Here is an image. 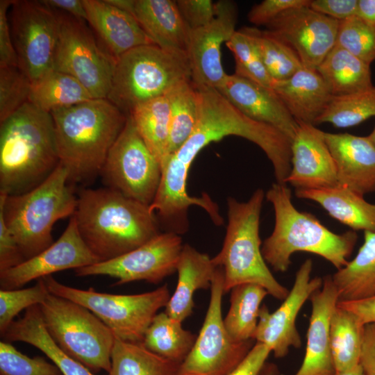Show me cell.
I'll return each instance as SVG.
<instances>
[{"label": "cell", "mask_w": 375, "mask_h": 375, "mask_svg": "<svg viewBox=\"0 0 375 375\" xmlns=\"http://www.w3.org/2000/svg\"><path fill=\"white\" fill-rule=\"evenodd\" d=\"M196 89L197 124L190 137L162 167L160 184L150 206L160 223L173 230H182L189 226L188 210L191 206H200L205 210L210 207V199L207 194H202L199 197L188 194L187 181L196 156L211 142L235 135L256 144L272 162L278 183H285L291 170V141L288 137L275 128L244 115L217 89Z\"/></svg>", "instance_id": "obj_1"}, {"label": "cell", "mask_w": 375, "mask_h": 375, "mask_svg": "<svg viewBox=\"0 0 375 375\" xmlns=\"http://www.w3.org/2000/svg\"><path fill=\"white\" fill-rule=\"evenodd\" d=\"M72 216L99 262L124 255L161 233L149 206L107 187L80 191Z\"/></svg>", "instance_id": "obj_2"}, {"label": "cell", "mask_w": 375, "mask_h": 375, "mask_svg": "<svg viewBox=\"0 0 375 375\" xmlns=\"http://www.w3.org/2000/svg\"><path fill=\"white\" fill-rule=\"evenodd\" d=\"M60 163L68 180L85 183L100 174L128 115L107 99H92L52 111Z\"/></svg>", "instance_id": "obj_3"}, {"label": "cell", "mask_w": 375, "mask_h": 375, "mask_svg": "<svg viewBox=\"0 0 375 375\" xmlns=\"http://www.w3.org/2000/svg\"><path fill=\"white\" fill-rule=\"evenodd\" d=\"M59 163L51 113L27 102L1 123L0 194L30 191Z\"/></svg>", "instance_id": "obj_4"}, {"label": "cell", "mask_w": 375, "mask_h": 375, "mask_svg": "<svg viewBox=\"0 0 375 375\" xmlns=\"http://www.w3.org/2000/svg\"><path fill=\"white\" fill-rule=\"evenodd\" d=\"M265 196L273 206L275 222L261 249L265 262L274 271L286 272L292 255L297 251L318 255L338 270L347 264L358 240L356 231L335 233L312 214L299 211L286 184L273 183Z\"/></svg>", "instance_id": "obj_5"}, {"label": "cell", "mask_w": 375, "mask_h": 375, "mask_svg": "<svg viewBox=\"0 0 375 375\" xmlns=\"http://www.w3.org/2000/svg\"><path fill=\"white\" fill-rule=\"evenodd\" d=\"M76 203L67 171L59 163L42 183L30 191L17 195L0 194V215L26 260L54 242L51 233L55 223L71 217Z\"/></svg>", "instance_id": "obj_6"}, {"label": "cell", "mask_w": 375, "mask_h": 375, "mask_svg": "<svg viewBox=\"0 0 375 375\" xmlns=\"http://www.w3.org/2000/svg\"><path fill=\"white\" fill-rule=\"evenodd\" d=\"M264 197L258 188L247 201L227 199L226 235L212 261L223 270L224 293L237 285L253 283L263 287L275 299L284 300L290 290L275 278L262 253L259 228Z\"/></svg>", "instance_id": "obj_7"}, {"label": "cell", "mask_w": 375, "mask_h": 375, "mask_svg": "<svg viewBox=\"0 0 375 375\" xmlns=\"http://www.w3.org/2000/svg\"><path fill=\"white\" fill-rule=\"evenodd\" d=\"M185 81H192L187 53L142 45L117 59L106 99L128 115L135 106Z\"/></svg>", "instance_id": "obj_8"}, {"label": "cell", "mask_w": 375, "mask_h": 375, "mask_svg": "<svg viewBox=\"0 0 375 375\" xmlns=\"http://www.w3.org/2000/svg\"><path fill=\"white\" fill-rule=\"evenodd\" d=\"M39 306L46 329L64 352L92 372H109L115 335L99 317L50 292Z\"/></svg>", "instance_id": "obj_9"}, {"label": "cell", "mask_w": 375, "mask_h": 375, "mask_svg": "<svg viewBox=\"0 0 375 375\" xmlns=\"http://www.w3.org/2000/svg\"><path fill=\"white\" fill-rule=\"evenodd\" d=\"M49 292L74 301L99 317L119 339L142 343L158 314L167 306L170 294L167 285L142 294H116L75 288L61 283L52 275L42 278Z\"/></svg>", "instance_id": "obj_10"}, {"label": "cell", "mask_w": 375, "mask_h": 375, "mask_svg": "<svg viewBox=\"0 0 375 375\" xmlns=\"http://www.w3.org/2000/svg\"><path fill=\"white\" fill-rule=\"evenodd\" d=\"M224 272L217 267L210 288V297L202 327L190 352L175 375H228L246 357L253 340H234L222 317Z\"/></svg>", "instance_id": "obj_11"}, {"label": "cell", "mask_w": 375, "mask_h": 375, "mask_svg": "<svg viewBox=\"0 0 375 375\" xmlns=\"http://www.w3.org/2000/svg\"><path fill=\"white\" fill-rule=\"evenodd\" d=\"M100 174L107 188L144 205L150 206L156 196L162 168L140 137L129 114Z\"/></svg>", "instance_id": "obj_12"}, {"label": "cell", "mask_w": 375, "mask_h": 375, "mask_svg": "<svg viewBox=\"0 0 375 375\" xmlns=\"http://www.w3.org/2000/svg\"><path fill=\"white\" fill-rule=\"evenodd\" d=\"M55 10L59 39L53 69L76 78L94 99H106L117 60L97 44L84 20Z\"/></svg>", "instance_id": "obj_13"}, {"label": "cell", "mask_w": 375, "mask_h": 375, "mask_svg": "<svg viewBox=\"0 0 375 375\" xmlns=\"http://www.w3.org/2000/svg\"><path fill=\"white\" fill-rule=\"evenodd\" d=\"M11 7L10 26L18 68L33 81L53 68L58 15L42 1H13Z\"/></svg>", "instance_id": "obj_14"}, {"label": "cell", "mask_w": 375, "mask_h": 375, "mask_svg": "<svg viewBox=\"0 0 375 375\" xmlns=\"http://www.w3.org/2000/svg\"><path fill=\"white\" fill-rule=\"evenodd\" d=\"M183 245L180 235L161 232L124 255L74 269L75 274L108 276L117 280L116 285L135 281L157 284L176 272Z\"/></svg>", "instance_id": "obj_15"}, {"label": "cell", "mask_w": 375, "mask_h": 375, "mask_svg": "<svg viewBox=\"0 0 375 375\" xmlns=\"http://www.w3.org/2000/svg\"><path fill=\"white\" fill-rule=\"evenodd\" d=\"M312 261L306 260L297 270L294 284L281 305L270 312L261 306L253 340L266 345L276 358L285 356L291 347L301 346L296 326L299 312L305 302L323 285V278H311Z\"/></svg>", "instance_id": "obj_16"}, {"label": "cell", "mask_w": 375, "mask_h": 375, "mask_svg": "<svg viewBox=\"0 0 375 375\" xmlns=\"http://www.w3.org/2000/svg\"><path fill=\"white\" fill-rule=\"evenodd\" d=\"M215 3L216 14L212 21L190 33L187 55L192 82L196 88L218 89L227 76L222 66L221 49L236 31L238 8L230 0Z\"/></svg>", "instance_id": "obj_17"}, {"label": "cell", "mask_w": 375, "mask_h": 375, "mask_svg": "<svg viewBox=\"0 0 375 375\" xmlns=\"http://www.w3.org/2000/svg\"><path fill=\"white\" fill-rule=\"evenodd\" d=\"M339 24L308 6L285 11L267 26L292 48L304 67L316 69L335 46Z\"/></svg>", "instance_id": "obj_18"}, {"label": "cell", "mask_w": 375, "mask_h": 375, "mask_svg": "<svg viewBox=\"0 0 375 375\" xmlns=\"http://www.w3.org/2000/svg\"><path fill=\"white\" fill-rule=\"evenodd\" d=\"M99 262L81 238L75 218L72 216L62 235L51 246L19 265L0 272V288L19 289L30 281L53 273Z\"/></svg>", "instance_id": "obj_19"}, {"label": "cell", "mask_w": 375, "mask_h": 375, "mask_svg": "<svg viewBox=\"0 0 375 375\" xmlns=\"http://www.w3.org/2000/svg\"><path fill=\"white\" fill-rule=\"evenodd\" d=\"M291 141V170L285 183L296 190L338 185L335 162L324 139V132L301 122Z\"/></svg>", "instance_id": "obj_20"}, {"label": "cell", "mask_w": 375, "mask_h": 375, "mask_svg": "<svg viewBox=\"0 0 375 375\" xmlns=\"http://www.w3.org/2000/svg\"><path fill=\"white\" fill-rule=\"evenodd\" d=\"M217 90L244 115L275 128L292 141L298 122L272 88L234 74H227Z\"/></svg>", "instance_id": "obj_21"}, {"label": "cell", "mask_w": 375, "mask_h": 375, "mask_svg": "<svg viewBox=\"0 0 375 375\" xmlns=\"http://www.w3.org/2000/svg\"><path fill=\"white\" fill-rule=\"evenodd\" d=\"M312 310L303 362L294 375H334L336 372L330 342V324L339 301L331 276L323 278L322 287L310 297Z\"/></svg>", "instance_id": "obj_22"}, {"label": "cell", "mask_w": 375, "mask_h": 375, "mask_svg": "<svg viewBox=\"0 0 375 375\" xmlns=\"http://www.w3.org/2000/svg\"><path fill=\"white\" fill-rule=\"evenodd\" d=\"M338 184L365 195L375 193V147L367 136L324 132Z\"/></svg>", "instance_id": "obj_23"}, {"label": "cell", "mask_w": 375, "mask_h": 375, "mask_svg": "<svg viewBox=\"0 0 375 375\" xmlns=\"http://www.w3.org/2000/svg\"><path fill=\"white\" fill-rule=\"evenodd\" d=\"M87 22L101 40L104 49L116 60L131 49L154 44L133 15L107 0H83Z\"/></svg>", "instance_id": "obj_24"}, {"label": "cell", "mask_w": 375, "mask_h": 375, "mask_svg": "<svg viewBox=\"0 0 375 375\" xmlns=\"http://www.w3.org/2000/svg\"><path fill=\"white\" fill-rule=\"evenodd\" d=\"M132 15L155 45L187 53L190 29L176 1L134 0Z\"/></svg>", "instance_id": "obj_25"}, {"label": "cell", "mask_w": 375, "mask_h": 375, "mask_svg": "<svg viewBox=\"0 0 375 375\" xmlns=\"http://www.w3.org/2000/svg\"><path fill=\"white\" fill-rule=\"evenodd\" d=\"M272 89L297 122L315 126L332 97L317 71L304 67Z\"/></svg>", "instance_id": "obj_26"}, {"label": "cell", "mask_w": 375, "mask_h": 375, "mask_svg": "<svg viewBox=\"0 0 375 375\" xmlns=\"http://www.w3.org/2000/svg\"><path fill=\"white\" fill-rule=\"evenodd\" d=\"M217 268L208 255L185 244L176 269L178 283L165 312L181 322L190 316L194 306V292L210 289Z\"/></svg>", "instance_id": "obj_27"}, {"label": "cell", "mask_w": 375, "mask_h": 375, "mask_svg": "<svg viewBox=\"0 0 375 375\" xmlns=\"http://www.w3.org/2000/svg\"><path fill=\"white\" fill-rule=\"evenodd\" d=\"M298 198L312 200L340 223L356 231L375 232V203L367 201L364 196L342 185L296 190Z\"/></svg>", "instance_id": "obj_28"}, {"label": "cell", "mask_w": 375, "mask_h": 375, "mask_svg": "<svg viewBox=\"0 0 375 375\" xmlns=\"http://www.w3.org/2000/svg\"><path fill=\"white\" fill-rule=\"evenodd\" d=\"M1 339L7 342H23L34 346L43 352L63 375H96L67 355L55 342L46 329L39 305L28 308L22 317L14 320Z\"/></svg>", "instance_id": "obj_29"}, {"label": "cell", "mask_w": 375, "mask_h": 375, "mask_svg": "<svg viewBox=\"0 0 375 375\" xmlns=\"http://www.w3.org/2000/svg\"><path fill=\"white\" fill-rule=\"evenodd\" d=\"M332 96L347 94L373 86L370 65L335 46L316 68Z\"/></svg>", "instance_id": "obj_30"}, {"label": "cell", "mask_w": 375, "mask_h": 375, "mask_svg": "<svg viewBox=\"0 0 375 375\" xmlns=\"http://www.w3.org/2000/svg\"><path fill=\"white\" fill-rule=\"evenodd\" d=\"M340 301L361 299L375 294V232L364 231L356 256L331 276Z\"/></svg>", "instance_id": "obj_31"}, {"label": "cell", "mask_w": 375, "mask_h": 375, "mask_svg": "<svg viewBox=\"0 0 375 375\" xmlns=\"http://www.w3.org/2000/svg\"><path fill=\"white\" fill-rule=\"evenodd\" d=\"M135 126L161 168L168 159L170 105L166 94L135 106L129 113Z\"/></svg>", "instance_id": "obj_32"}, {"label": "cell", "mask_w": 375, "mask_h": 375, "mask_svg": "<svg viewBox=\"0 0 375 375\" xmlns=\"http://www.w3.org/2000/svg\"><path fill=\"white\" fill-rule=\"evenodd\" d=\"M94 99L74 77L52 69L31 81L28 102L47 112Z\"/></svg>", "instance_id": "obj_33"}, {"label": "cell", "mask_w": 375, "mask_h": 375, "mask_svg": "<svg viewBox=\"0 0 375 375\" xmlns=\"http://www.w3.org/2000/svg\"><path fill=\"white\" fill-rule=\"evenodd\" d=\"M267 294L263 287L253 283L241 284L231 289L230 307L224 324L234 340H253L261 303Z\"/></svg>", "instance_id": "obj_34"}, {"label": "cell", "mask_w": 375, "mask_h": 375, "mask_svg": "<svg viewBox=\"0 0 375 375\" xmlns=\"http://www.w3.org/2000/svg\"><path fill=\"white\" fill-rule=\"evenodd\" d=\"M179 364L115 336L108 375H175Z\"/></svg>", "instance_id": "obj_35"}, {"label": "cell", "mask_w": 375, "mask_h": 375, "mask_svg": "<svg viewBox=\"0 0 375 375\" xmlns=\"http://www.w3.org/2000/svg\"><path fill=\"white\" fill-rule=\"evenodd\" d=\"M365 326L352 312L336 306L330 324V342L336 372L359 364Z\"/></svg>", "instance_id": "obj_36"}, {"label": "cell", "mask_w": 375, "mask_h": 375, "mask_svg": "<svg viewBox=\"0 0 375 375\" xmlns=\"http://www.w3.org/2000/svg\"><path fill=\"white\" fill-rule=\"evenodd\" d=\"M196 335L165 312L158 313L148 328L142 344L149 351L181 364L190 352Z\"/></svg>", "instance_id": "obj_37"}, {"label": "cell", "mask_w": 375, "mask_h": 375, "mask_svg": "<svg viewBox=\"0 0 375 375\" xmlns=\"http://www.w3.org/2000/svg\"><path fill=\"white\" fill-rule=\"evenodd\" d=\"M166 95L170 105L169 158L183 145L195 129L199 104L197 89L192 81L176 85Z\"/></svg>", "instance_id": "obj_38"}, {"label": "cell", "mask_w": 375, "mask_h": 375, "mask_svg": "<svg viewBox=\"0 0 375 375\" xmlns=\"http://www.w3.org/2000/svg\"><path fill=\"white\" fill-rule=\"evenodd\" d=\"M372 117H375V85L353 93L332 96L315 125L330 123L337 128H348Z\"/></svg>", "instance_id": "obj_39"}, {"label": "cell", "mask_w": 375, "mask_h": 375, "mask_svg": "<svg viewBox=\"0 0 375 375\" xmlns=\"http://www.w3.org/2000/svg\"><path fill=\"white\" fill-rule=\"evenodd\" d=\"M253 38L264 65L274 81L285 80L303 67L296 53L268 30L245 27Z\"/></svg>", "instance_id": "obj_40"}, {"label": "cell", "mask_w": 375, "mask_h": 375, "mask_svg": "<svg viewBox=\"0 0 375 375\" xmlns=\"http://www.w3.org/2000/svg\"><path fill=\"white\" fill-rule=\"evenodd\" d=\"M226 44L234 56L236 75L272 88L274 81L264 65L253 38L245 28L236 31Z\"/></svg>", "instance_id": "obj_41"}, {"label": "cell", "mask_w": 375, "mask_h": 375, "mask_svg": "<svg viewBox=\"0 0 375 375\" xmlns=\"http://www.w3.org/2000/svg\"><path fill=\"white\" fill-rule=\"evenodd\" d=\"M335 46L370 65L375 61V24L356 15L340 21Z\"/></svg>", "instance_id": "obj_42"}, {"label": "cell", "mask_w": 375, "mask_h": 375, "mask_svg": "<svg viewBox=\"0 0 375 375\" xmlns=\"http://www.w3.org/2000/svg\"><path fill=\"white\" fill-rule=\"evenodd\" d=\"M42 278L28 288L0 290V335L2 338L15 317L23 310L40 305L49 294Z\"/></svg>", "instance_id": "obj_43"}, {"label": "cell", "mask_w": 375, "mask_h": 375, "mask_svg": "<svg viewBox=\"0 0 375 375\" xmlns=\"http://www.w3.org/2000/svg\"><path fill=\"white\" fill-rule=\"evenodd\" d=\"M31 81L18 67H0V122L28 102Z\"/></svg>", "instance_id": "obj_44"}, {"label": "cell", "mask_w": 375, "mask_h": 375, "mask_svg": "<svg viewBox=\"0 0 375 375\" xmlns=\"http://www.w3.org/2000/svg\"><path fill=\"white\" fill-rule=\"evenodd\" d=\"M0 375H63L58 367L41 356L30 358L10 342H0Z\"/></svg>", "instance_id": "obj_45"}, {"label": "cell", "mask_w": 375, "mask_h": 375, "mask_svg": "<svg viewBox=\"0 0 375 375\" xmlns=\"http://www.w3.org/2000/svg\"><path fill=\"white\" fill-rule=\"evenodd\" d=\"M176 2L190 31L208 25L215 17L216 3L211 0H177Z\"/></svg>", "instance_id": "obj_46"}, {"label": "cell", "mask_w": 375, "mask_h": 375, "mask_svg": "<svg viewBox=\"0 0 375 375\" xmlns=\"http://www.w3.org/2000/svg\"><path fill=\"white\" fill-rule=\"evenodd\" d=\"M311 0H265L252 7L249 21L256 25L267 26L283 12L301 6H308Z\"/></svg>", "instance_id": "obj_47"}, {"label": "cell", "mask_w": 375, "mask_h": 375, "mask_svg": "<svg viewBox=\"0 0 375 375\" xmlns=\"http://www.w3.org/2000/svg\"><path fill=\"white\" fill-rule=\"evenodd\" d=\"M13 1H0V67H18L7 13Z\"/></svg>", "instance_id": "obj_48"}, {"label": "cell", "mask_w": 375, "mask_h": 375, "mask_svg": "<svg viewBox=\"0 0 375 375\" xmlns=\"http://www.w3.org/2000/svg\"><path fill=\"white\" fill-rule=\"evenodd\" d=\"M24 260L15 239L0 215V272L15 267Z\"/></svg>", "instance_id": "obj_49"}, {"label": "cell", "mask_w": 375, "mask_h": 375, "mask_svg": "<svg viewBox=\"0 0 375 375\" xmlns=\"http://www.w3.org/2000/svg\"><path fill=\"white\" fill-rule=\"evenodd\" d=\"M357 3L358 0H311L309 7L340 22L356 15Z\"/></svg>", "instance_id": "obj_50"}, {"label": "cell", "mask_w": 375, "mask_h": 375, "mask_svg": "<svg viewBox=\"0 0 375 375\" xmlns=\"http://www.w3.org/2000/svg\"><path fill=\"white\" fill-rule=\"evenodd\" d=\"M271 352L266 345L256 342L243 360L228 375H259Z\"/></svg>", "instance_id": "obj_51"}, {"label": "cell", "mask_w": 375, "mask_h": 375, "mask_svg": "<svg viewBox=\"0 0 375 375\" xmlns=\"http://www.w3.org/2000/svg\"><path fill=\"white\" fill-rule=\"evenodd\" d=\"M359 364L364 375H375V324L364 327Z\"/></svg>", "instance_id": "obj_52"}, {"label": "cell", "mask_w": 375, "mask_h": 375, "mask_svg": "<svg viewBox=\"0 0 375 375\" xmlns=\"http://www.w3.org/2000/svg\"><path fill=\"white\" fill-rule=\"evenodd\" d=\"M337 305L355 314L364 326L375 324V294L361 299L340 301Z\"/></svg>", "instance_id": "obj_53"}, {"label": "cell", "mask_w": 375, "mask_h": 375, "mask_svg": "<svg viewBox=\"0 0 375 375\" xmlns=\"http://www.w3.org/2000/svg\"><path fill=\"white\" fill-rule=\"evenodd\" d=\"M50 8L76 18L87 21V12L83 0H42Z\"/></svg>", "instance_id": "obj_54"}, {"label": "cell", "mask_w": 375, "mask_h": 375, "mask_svg": "<svg viewBox=\"0 0 375 375\" xmlns=\"http://www.w3.org/2000/svg\"><path fill=\"white\" fill-rule=\"evenodd\" d=\"M356 16L375 24V0H358Z\"/></svg>", "instance_id": "obj_55"}, {"label": "cell", "mask_w": 375, "mask_h": 375, "mask_svg": "<svg viewBox=\"0 0 375 375\" xmlns=\"http://www.w3.org/2000/svg\"><path fill=\"white\" fill-rule=\"evenodd\" d=\"M334 375H364L360 364L342 372H336Z\"/></svg>", "instance_id": "obj_56"}, {"label": "cell", "mask_w": 375, "mask_h": 375, "mask_svg": "<svg viewBox=\"0 0 375 375\" xmlns=\"http://www.w3.org/2000/svg\"><path fill=\"white\" fill-rule=\"evenodd\" d=\"M277 367L271 363H265L259 375H278Z\"/></svg>", "instance_id": "obj_57"}, {"label": "cell", "mask_w": 375, "mask_h": 375, "mask_svg": "<svg viewBox=\"0 0 375 375\" xmlns=\"http://www.w3.org/2000/svg\"><path fill=\"white\" fill-rule=\"evenodd\" d=\"M369 138L370 139L371 142L375 147V126L371 133L368 135Z\"/></svg>", "instance_id": "obj_58"}]
</instances>
